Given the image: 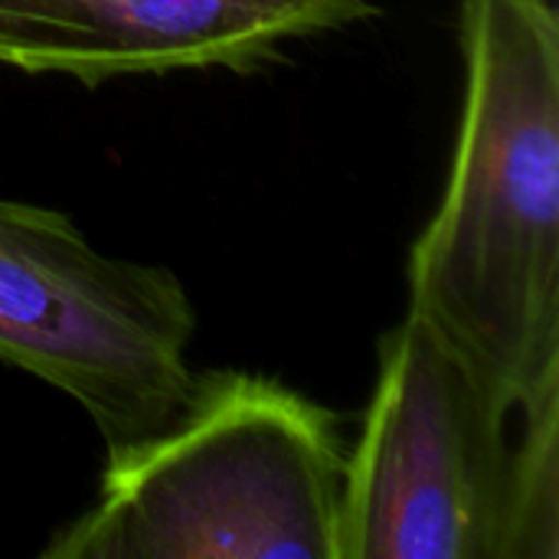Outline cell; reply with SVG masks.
Wrapping results in <instances>:
<instances>
[{"mask_svg": "<svg viewBox=\"0 0 559 559\" xmlns=\"http://www.w3.org/2000/svg\"><path fill=\"white\" fill-rule=\"evenodd\" d=\"M367 13L370 0H0V66L82 85L180 69L249 72Z\"/></svg>", "mask_w": 559, "mask_h": 559, "instance_id": "obj_5", "label": "cell"}, {"mask_svg": "<svg viewBox=\"0 0 559 559\" xmlns=\"http://www.w3.org/2000/svg\"><path fill=\"white\" fill-rule=\"evenodd\" d=\"M521 416V439L511 442L501 559H557L559 393H547Z\"/></svg>", "mask_w": 559, "mask_h": 559, "instance_id": "obj_6", "label": "cell"}, {"mask_svg": "<svg viewBox=\"0 0 559 559\" xmlns=\"http://www.w3.org/2000/svg\"><path fill=\"white\" fill-rule=\"evenodd\" d=\"M341 416L255 373H197L183 416L105 462L43 559H341Z\"/></svg>", "mask_w": 559, "mask_h": 559, "instance_id": "obj_2", "label": "cell"}, {"mask_svg": "<svg viewBox=\"0 0 559 559\" xmlns=\"http://www.w3.org/2000/svg\"><path fill=\"white\" fill-rule=\"evenodd\" d=\"M465 111L409 308L521 413L559 393V23L550 0H465Z\"/></svg>", "mask_w": 559, "mask_h": 559, "instance_id": "obj_1", "label": "cell"}, {"mask_svg": "<svg viewBox=\"0 0 559 559\" xmlns=\"http://www.w3.org/2000/svg\"><path fill=\"white\" fill-rule=\"evenodd\" d=\"M193 334L170 269L111 259L66 213L0 200V360L79 403L108 459L183 416Z\"/></svg>", "mask_w": 559, "mask_h": 559, "instance_id": "obj_3", "label": "cell"}, {"mask_svg": "<svg viewBox=\"0 0 559 559\" xmlns=\"http://www.w3.org/2000/svg\"><path fill=\"white\" fill-rule=\"evenodd\" d=\"M511 409L416 314L380 337V377L344 462L341 559H501Z\"/></svg>", "mask_w": 559, "mask_h": 559, "instance_id": "obj_4", "label": "cell"}]
</instances>
